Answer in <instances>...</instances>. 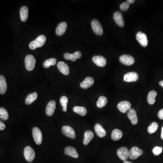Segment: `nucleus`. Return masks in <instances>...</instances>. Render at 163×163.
<instances>
[{
    "label": "nucleus",
    "instance_id": "f257e3e1",
    "mask_svg": "<svg viewBox=\"0 0 163 163\" xmlns=\"http://www.w3.org/2000/svg\"><path fill=\"white\" fill-rule=\"evenodd\" d=\"M46 40L45 36L41 35L38 36L36 39L31 42L29 44V47L32 50H34L36 48L42 47L45 44Z\"/></svg>",
    "mask_w": 163,
    "mask_h": 163
},
{
    "label": "nucleus",
    "instance_id": "f03ea898",
    "mask_svg": "<svg viewBox=\"0 0 163 163\" xmlns=\"http://www.w3.org/2000/svg\"><path fill=\"white\" fill-rule=\"evenodd\" d=\"M25 61L26 69L27 70L31 71L34 69L36 63V60L33 56L31 54L27 55L25 57Z\"/></svg>",
    "mask_w": 163,
    "mask_h": 163
},
{
    "label": "nucleus",
    "instance_id": "7ed1b4c3",
    "mask_svg": "<svg viewBox=\"0 0 163 163\" xmlns=\"http://www.w3.org/2000/svg\"><path fill=\"white\" fill-rule=\"evenodd\" d=\"M143 153L142 150L137 147H133L128 151V158L131 160H136Z\"/></svg>",
    "mask_w": 163,
    "mask_h": 163
},
{
    "label": "nucleus",
    "instance_id": "20e7f679",
    "mask_svg": "<svg viewBox=\"0 0 163 163\" xmlns=\"http://www.w3.org/2000/svg\"><path fill=\"white\" fill-rule=\"evenodd\" d=\"M32 134L35 143L37 145H41L42 142V134L40 129L38 127H34L33 129Z\"/></svg>",
    "mask_w": 163,
    "mask_h": 163
},
{
    "label": "nucleus",
    "instance_id": "39448f33",
    "mask_svg": "<svg viewBox=\"0 0 163 163\" xmlns=\"http://www.w3.org/2000/svg\"><path fill=\"white\" fill-rule=\"evenodd\" d=\"M24 156L28 162H31L35 159V152L30 146H26L24 149Z\"/></svg>",
    "mask_w": 163,
    "mask_h": 163
},
{
    "label": "nucleus",
    "instance_id": "423d86ee",
    "mask_svg": "<svg viewBox=\"0 0 163 163\" xmlns=\"http://www.w3.org/2000/svg\"><path fill=\"white\" fill-rule=\"evenodd\" d=\"M91 25L93 31L97 35H102L103 34V28L101 24L98 20L96 19L92 20L91 22Z\"/></svg>",
    "mask_w": 163,
    "mask_h": 163
},
{
    "label": "nucleus",
    "instance_id": "0eeeda50",
    "mask_svg": "<svg viewBox=\"0 0 163 163\" xmlns=\"http://www.w3.org/2000/svg\"><path fill=\"white\" fill-rule=\"evenodd\" d=\"M62 132L63 134L66 137L71 139H75L76 137L75 130L71 126H65L62 127Z\"/></svg>",
    "mask_w": 163,
    "mask_h": 163
},
{
    "label": "nucleus",
    "instance_id": "6e6552de",
    "mask_svg": "<svg viewBox=\"0 0 163 163\" xmlns=\"http://www.w3.org/2000/svg\"><path fill=\"white\" fill-rule=\"evenodd\" d=\"M136 38L138 42L139 43L141 46H142L143 47H146L148 45V40L146 34L140 31L138 32Z\"/></svg>",
    "mask_w": 163,
    "mask_h": 163
},
{
    "label": "nucleus",
    "instance_id": "1a4fd4ad",
    "mask_svg": "<svg viewBox=\"0 0 163 163\" xmlns=\"http://www.w3.org/2000/svg\"><path fill=\"white\" fill-rule=\"evenodd\" d=\"M128 151L126 147H122L118 150L117 154L121 160L124 161H126L128 158Z\"/></svg>",
    "mask_w": 163,
    "mask_h": 163
},
{
    "label": "nucleus",
    "instance_id": "9d476101",
    "mask_svg": "<svg viewBox=\"0 0 163 163\" xmlns=\"http://www.w3.org/2000/svg\"><path fill=\"white\" fill-rule=\"evenodd\" d=\"M139 75L136 72H132L127 73L124 76V81L126 82H134L138 80Z\"/></svg>",
    "mask_w": 163,
    "mask_h": 163
},
{
    "label": "nucleus",
    "instance_id": "9b49d317",
    "mask_svg": "<svg viewBox=\"0 0 163 163\" xmlns=\"http://www.w3.org/2000/svg\"><path fill=\"white\" fill-rule=\"evenodd\" d=\"M120 61L122 63L126 65H132L135 63V59L129 55H123L120 57Z\"/></svg>",
    "mask_w": 163,
    "mask_h": 163
},
{
    "label": "nucleus",
    "instance_id": "f8f14e48",
    "mask_svg": "<svg viewBox=\"0 0 163 163\" xmlns=\"http://www.w3.org/2000/svg\"><path fill=\"white\" fill-rule=\"evenodd\" d=\"M118 108L121 112L126 113L131 108V104L128 101H122L118 104Z\"/></svg>",
    "mask_w": 163,
    "mask_h": 163
},
{
    "label": "nucleus",
    "instance_id": "ddd939ff",
    "mask_svg": "<svg viewBox=\"0 0 163 163\" xmlns=\"http://www.w3.org/2000/svg\"><path fill=\"white\" fill-rule=\"evenodd\" d=\"M127 116L129 118L132 124L133 125H136L138 123V120L137 118L136 112L133 108H130L127 113Z\"/></svg>",
    "mask_w": 163,
    "mask_h": 163
},
{
    "label": "nucleus",
    "instance_id": "4468645a",
    "mask_svg": "<svg viewBox=\"0 0 163 163\" xmlns=\"http://www.w3.org/2000/svg\"><path fill=\"white\" fill-rule=\"evenodd\" d=\"M92 61L95 64L100 67L105 66L107 63V60L102 56H95L92 58Z\"/></svg>",
    "mask_w": 163,
    "mask_h": 163
},
{
    "label": "nucleus",
    "instance_id": "2eb2a0df",
    "mask_svg": "<svg viewBox=\"0 0 163 163\" xmlns=\"http://www.w3.org/2000/svg\"><path fill=\"white\" fill-rule=\"evenodd\" d=\"M56 109V102L53 100L49 102L46 108L45 112L47 115L51 116L53 115Z\"/></svg>",
    "mask_w": 163,
    "mask_h": 163
},
{
    "label": "nucleus",
    "instance_id": "dca6fc26",
    "mask_svg": "<svg viewBox=\"0 0 163 163\" xmlns=\"http://www.w3.org/2000/svg\"><path fill=\"white\" fill-rule=\"evenodd\" d=\"M113 18L116 23L120 27H123L125 25L123 16L122 13L119 11L115 12L113 15Z\"/></svg>",
    "mask_w": 163,
    "mask_h": 163
},
{
    "label": "nucleus",
    "instance_id": "f3484780",
    "mask_svg": "<svg viewBox=\"0 0 163 163\" xmlns=\"http://www.w3.org/2000/svg\"><path fill=\"white\" fill-rule=\"evenodd\" d=\"M58 69L60 71L65 75H69V67L66 63L64 62H59L57 64Z\"/></svg>",
    "mask_w": 163,
    "mask_h": 163
},
{
    "label": "nucleus",
    "instance_id": "a211bd4d",
    "mask_svg": "<svg viewBox=\"0 0 163 163\" xmlns=\"http://www.w3.org/2000/svg\"><path fill=\"white\" fill-rule=\"evenodd\" d=\"M64 58L67 60H70L72 61H76L77 59H79L81 57L82 53L80 51H76L74 53H65L64 54Z\"/></svg>",
    "mask_w": 163,
    "mask_h": 163
},
{
    "label": "nucleus",
    "instance_id": "6ab92c4d",
    "mask_svg": "<svg viewBox=\"0 0 163 163\" xmlns=\"http://www.w3.org/2000/svg\"><path fill=\"white\" fill-rule=\"evenodd\" d=\"M64 153L67 156H70L74 158H76V159L78 158V157H79L78 154L77 153V151L76 150V149L73 147H67L64 150Z\"/></svg>",
    "mask_w": 163,
    "mask_h": 163
},
{
    "label": "nucleus",
    "instance_id": "aec40b11",
    "mask_svg": "<svg viewBox=\"0 0 163 163\" xmlns=\"http://www.w3.org/2000/svg\"><path fill=\"white\" fill-rule=\"evenodd\" d=\"M94 78L92 77H87L85 80L82 82L80 84V87L84 89H87L94 85Z\"/></svg>",
    "mask_w": 163,
    "mask_h": 163
},
{
    "label": "nucleus",
    "instance_id": "412c9836",
    "mask_svg": "<svg viewBox=\"0 0 163 163\" xmlns=\"http://www.w3.org/2000/svg\"><path fill=\"white\" fill-rule=\"evenodd\" d=\"M95 131L96 132L97 136L100 138H102L105 136L107 132L103 128L102 126L100 124H96L95 126Z\"/></svg>",
    "mask_w": 163,
    "mask_h": 163
},
{
    "label": "nucleus",
    "instance_id": "4be33fe9",
    "mask_svg": "<svg viewBox=\"0 0 163 163\" xmlns=\"http://www.w3.org/2000/svg\"><path fill=\"white\" fill-rule=\"evenodd\" d=\"M67 24L65 22H62L59 24L56 29V33L59 36H61L64 34L66 31Z\"/></svg>",
    "mask_w": 163,
    "mask_h": 163
},
{
    "label": "nucleus",
    "instance_id": "5701e85b",
    "mask_svg": "<svg viewBox=\"0 0 163 163\" xmlns=\"http://www.w3.org/2000/svg\"><path fill=\"white\" fill-rule=\"evenodd\" d=\"M21 20L23 22L27 21L28 17V8L26 6H23L21 8L20 11Z\"/></svg>",
    "mask_w": 163,
    "mask_h": 163
},
{
    "label": "nucleus",
    "instance_id": "b1692460",
    "mask_svg": "<svg viewBox=\"0 0 163 163\" xmlns=\"http://www.w3.org/2000/svg\"><path fill=\"white\" fill-rule=\"evenodd\" d=\"M7 90V83L5 77L0 75V94H4Z\"/></svg>",
    "mask_w": 163,
    "mask_h": 163
},
{
    "label": "nucleus",
    "instance_id": "393cba45",
    "mask_svg": "<svg viewBox=\"0 0 163 163\" xmlns=\"http://www.w3.org/2000/svg\"><path fill=\"white\" fill-rule=\"evenodd\" d=\"M94 133L92 132L90 130H87L85 132L84 134V141H83V143L84 145H88L89 143L94 138Z\"/></svg>",
    "mask_w": 163,
    "mask_h": 163
},
{
    "label": "nucleus",
    "instance_id": "a878e982",
    "mask_svg": "<svg viewBox=\"0 0 163 163\" xmlns=\"http://www.w3.org/2000/svg\"><path fill=\"white\" fill-rule=\"evenodd\" d=\"M122 136H123L122 132L120 130L116 129L112 131L111 138H112V139L114 141H118L121 139Z\"/></svg>",
    "mask_w": 163,
    "mask_h": 163
},
{
    "label": "nucleus",
    "instance_id": "bb28decb",
    "mask_svg": "<svg viewBox=\"0 0 163 163\" xmlns=\"http://www.w3.org/2000/svg\"><path fill=\"white\" fill-rule=\"evenodd\" d=\"M38 94L36 92H33L29 94L25 98V103L27 105H30L37 99Z\"/></svg>",
    "mask_w": 163,
    "mask_h": 163
},
{
    "label": "nucleus",
    "instance_id": "cd10ccee",
    "mask_svg": "<svg viewBox=\"0 0 163 163\" xmlns=\"http://www.w3.org/2000/svg\"><path fill=\"white\" fill-rule=\"evenodd\" d=\"M157 95V94L155 91H151L149 92L147 97V101L149 104L153 105L156 102L155 98Z\"/></svg>",
    "mask_w": 163,
    "mask_h": 163
},
{
    "label": "nucleus",
    "instance_id": "c85d7f7f",
    "mask_svg": "<svg viewBox=\"0 0 163 163\" xmlns=\"http://www.w3.org/2000/svg\"><path fill=\"white\" fill-rule=\"evenodd\" d=\"M73 111L75 113L82 116H85L87 113V109L84 107L76 106L73 108Z\"/></svg>",
    "mask_w": 163,
    "mask_h": 163
},
{
    "label": "nucleus",
    "instance_id": "c756f323",
    "mask_svg": "<svg viewBox=\"0 0 163 163\" xmlns=\"http://www.w3.org/2000/svg\"><path fill=\"white\" fill-rule=\"evenodd\" d=\"M108 103V99L104 96H101L97 102V106L98 108H102L104 107Z\"/></svg>",
    "mask_w": 163,
    "mask_h": 163
},
{
    "label": "nucleus",
    "instance_id": "7c9ffc66",
    "mask_svg": "<svg viewBox=\"0 0 163 163\" xmlns=\"http://www.w3.org/2000/svg\"><path fill=\"white\" fill-rule=\"evenodd\" d=\"M56 62L57 60L55 58H51V59L46 60L45 61L43 62V67H45V68H49L51 66L55 65Z\"/></svg>",
    "mask_w": 163,
    "mask_h": 163
},
{
    "label": "nucleus",
    "instance_id": "2f4dec72",
    "mask_svg": "<svg viewBox=\"0 0 163 163\" xmlns=\"http://www.w3.org/2000/svg\"><path fill=\"white\" fill-rule=\"evenodd\" d=\"M68 98L66 96H62L60 99V102L63 107V110L64 112H66L67 110V105L68 103Z\"/></svg>",
    "mask_w": 163,
    "mask_h": 163
},
{
    "label": "nucleus",
    "instance_id": "473e14b6",
    "mask_svg": "<svg viewBox=\"0 0 163 163\" xmlns=\"http://www.w3.org/2000/svg\"><path fill=\"white\" fill-rule=\"evenodd\" d=\"M9 118V115L7 110L3 108H0V118L3 121H6Z\"/></svg>",
    "mask_w": 163,
    "mask_h": 163
},
{
    "label": "nucleus",
    "instance_id": "72a5a7b5",
    "mask_svg": "<svg viewBox=\"0 0 163 163\" xmlns=\"http://www.w3.org/2000/svg\"><path fill=\"white\" fill-rule=\"evenodd\" d=\"M158 128V124L156 122H153L148 127V132L150 134H153L156 132Z\"/></svg>",
    "mask_w": 163,
    "mask_h": 163
},
{
    "label": "nucleus",
    "instance_id": "f704fd0d",
    "mask_svg": "<svg viewBox=\"0 0 163 163\" xmlns=\"http://www.w3.org/2000/svg\"><path fill=\"white\" fill-rule=\"evenodd\" d=\"M162 151H163V148L162 147L159 146L155 147L152 150V152L156 156L160 155L162 153Z\"/></svg>",
    "mask_w": 163,
    "mask_h": 163
},
{
    "label": "nucleus",
    "instance_id": "c9c22d12",
    "mask_svg": "<svg viewBox=\"0 0 163 163\" xmlns=\"http://www.w3.org/2000/svg\"><path fill=\"white\" fill-rule=\"evenodd\" d=\"M129 4L126 1V2H124L121 4L120 8L121 11H126L129 9Z\"/></svg>",
    "mask_w": 163,
    "mask_h": 163
},
{
    "label": "nucleus",
    "instance_id": "e433bc0d",
    "mask_svg": "<svg viewBox=\"0 0 163 163\" xmlns=\"http://www.w3.org/2000/svg\"><path fill=\"white\" fill-rule=\"evenodd\" d=\"M158 116L159 118L161 120H163V108L160 110L158 112Z\"/></svg>",
    "mask_w": 163,
    "mask_h": 163
},
{
    "label": "nucleus",
    "instance_id": "4c0bfd02",
    "mask_svg": "<svg viewBox=\"0 0 163 163\" xmlns=\"http://www.w3.org/2000/svg\"><path fill=\"white\" fill-rule=\"evenodd\" d=\"M5 124L3 122H1V121H0V130H4L5 129Z\"/></svg>",
    "mask_w": 163,
    "mask_h": 163
},
{
    "label": "nucleus",
    "instance_id": "58836bf2",
    "mask_svg": "<svg viewBox=\"0 0 163 163\" xmlns=\"http://www.w3.org/2000/svg\"><path fill=\"white\" fill-rule=\"evenodd\" d=\"M135 0H128L127 1V2L129 4H132L133 3L135 2Z\"/></svg>",
    "mask_w": 163,
    "mask_h": 163
},
{
    "label": "nucleus",
    "instance_id": "ea45409f",
    "mask_svg": "<svg viewBox=\"0 0 163 163\" xmlns=\"http://www.w3.org/2000/svg\"><path fill=\"white\" fill-rule=\"evenodd\" d=\"M161 138L163 140V126L162 128V131H161Z\"/></svg>",
    "mask_w": 163,
    "mask_h": 163
},
{
    "label": "nucleus",
    "instance_id": "a19ab883",
    "mask_svg": "<svg viewBox=\"0 0 163 163\" xmlns=\"http://www.w3.org/2000/svg\"><path fill=\"white\" fill-rule=\"evenodd\" d=\"M159 84H160V86H161V87H162L163 88V80L160 82V83H159Z\"/></svg>",
    "mask_w": 163,
    "mask_h": 163
},
{
    "label": "nucleus",
    "instance_id": "79ce46f5",
    "mask_svg": "<svg viewBox=\"0 0 163 163\" xmlns=\"http://www.w3.org/2000/svg\"><path fill=\"white\" fill-rule=\"evenodd\" d=\"M132 163V162H130V161H127V160H126V161H124V163Z\"/></svg>",
    "mask_w": 163,
    "mask_h": 163
}]
</instances>
